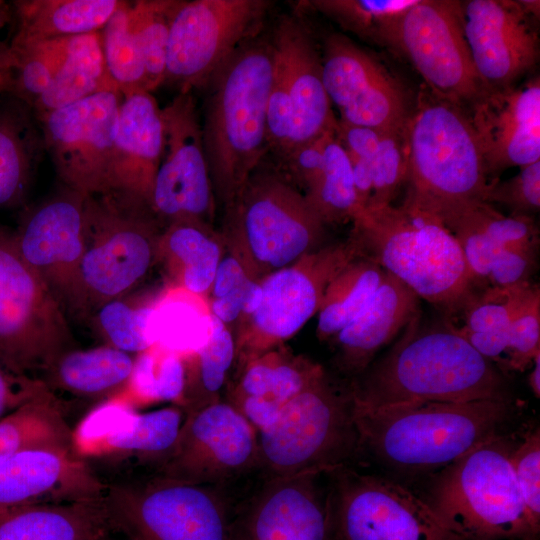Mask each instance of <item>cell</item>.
<instances>
[{
    "mask_svg": "<svg viewBox=\"0 0 540 540\" xmlns=\"http://www.w3.org/2000/svg\"><path fill=\"white\" fill-rule=\"evenodd\" d=\"M354 403L378 408L411 402L510 400L505 374L445 321L420 309L391 349L350 382Z\"/></svg>",
    "mask_w": 540,
    "mask_h": 540,
    "instance_id": "1",
    "label": "cell"
},
{
    "mask_svg": "<svg viewBox=\"0 0 540 540\" xmlns=\"http://www.w3.org/2000/svg\"><path fill=\"white\" fill-rule=\"evenodd\" d=\"M273 69L269 37L243 43L210 76L201 118L202 141L213 190L229 207L259 167L267 142V108Z\"/></svg>",
    "mask_w": 540,
    "mask_h": 540,
    "instance_id": "2",
    "label": "cell"
},
{
    "mask_svg": "<svg viewBox=\"0 0 540 540\" xmlns=\"http://www.w3.org/2000/svg\"><path fill=\"white\" fill-rule=\"evenodd\" d=\"M355 404V403H354ZM512 400L411 402L378 408L355 405L361 455L406 473L441 470L503 434Z\"/></svg>",
    "mask_w": 540,
    "mask_h": 540,
    "instance_id": "3",
    "label": "cell"
},
{
    "mask_svg": "<svg viewBox=\"0 0 540 540\" xmlns=\"http://www.w3.org/2000/svg\"><path fill=\"white\" fill-rule=\"evenodd\" d=\"M407 192L403 206L444 225L483 201L488 179L468 111L421 86L405 126Z\"/></svg>",
    "mask_w": 540,
    "mask_h": 540,
    "instance_id": "4",
    "label": "cell"
},
{
    "mask_svg": "<svg viewBox=\"0 0 540 540\" xmlns=\"http://www.w3.org/2000/svg\"><path fill=\"white\" fill-rule=\"evenodd\" d=\"M352 222L363 256L448 317L478 289L456 238L439 219L391 204L366 209Z\"/></svg>",
    "mask_w": 540,
    "mask_h": 540,
    "instance_id": "5",
    "label": "cell"
},
{
    "mask_svg": "<svg viewBox=\"0 0 540 540\" xmlns=\"http://www.w3.org/2000/svg\"><path fill=\"white\" fill-rule=\"evenodd\" d=\"M515 439L497 435L442 468L423 500L464 540H537L510 464Z\"/></svg>",
    "mask_w": 540,
    "mask_h": 540,
    "instance_id": "6",
    "label": "cell"
},
{
    "mask_svg": "<svg viewBox=\"0 0 540 540\" xmlns=\"http://www.w3.org/2000/svg\"><path fill=\"white\" fill-rule=\"evenodd\" d=\"M259 476L288 477L354 465L361 455L350 383L323 368L257 433Z\"/></svg>",
    "mask_w": 540,
    "mask_h": 540,
    "instance_id": "7",
    "label": "cell"
},
{
    "mask_svg": "<svg viewBox=\"0 0 540 540\" xmlns=\"http://www.w3.org/2000/svg\"><path fill=\"white\" fill-rule=\"evenodd\" d=\"M163 230L146 205L115 193L86 195L75 318L130 294L158 260Z\"/></svg>",
    "mask_w": 540,
    "mask_h": 540,
    "instance_id": "8",
    "label": "cell"
},
{
    "mask_svg": "<svg viewBox=\"0 0 540 540\" xmlns=\"http://www.w3.org/2000/svg\"><path fill=\"white\" fill-rule=\"evenodd\" d=\"M374 43L405 57L430 90L466 110L488 92L464 36L460 1L415 0L382 21Z\"/></svg>",
    "mask_w": 540,
    "mask_h": 540,
    "instance_id": "9",
    "label": "cell"
},
{
    "mask_svg": "<svg viewBox=\"0 0 540 540\" xmlns=\"http://www.w3.org/2000/svg\"><path fill=\"white\" fill-rule=\"evenodd\" d=\"M77 348L69 318L0 225V359L14 372L40 375Z\"/></svg>",
    "mask_w": 540,
    "mask_h": 540,
    "instance_id": "10",
    "label": "cell"
},
{
    "mask_svg": "<svg viewBox=\"0 0 540 540\" xmlns=\"http://www.w3.org/2000/svg\"><path fill=\"white\" fill-rule=\"evenodd\" d=\"M273 69L267 108L268 149L281 157L336 126L322 78L321 51L297 16H283L270 37Z\"/></svg>",
    "mask_w": 540,
    "mask_h": 540,
    "instance_id": "11",
    "label": "cell"
},
{
    "mask_svg": "<svg viewBox=\"0 0 540 540\" xmlns=\"http://www.w3.org/2000/svg\"><path fill=\"white\" fill-rule=\"evenodd\" d=\"M228 209L248 265L267 275L315 251L323 238L324 222L277 172L256 169Z\"/></svg>",
    "mask_w": 540,
    "mask_h": 540,
    "instance_id": "12",
    "label": "cell"
},
{
    "mask_svg": "<svg viewBox=\"0 0 540 540\" xmlns=\"http://www.w3.org/2000/svg\"><path fill=\"white\" fill-rule=\"evenodd\" d=\"M104 497L129 540H230L231 501L210 488L149 478L109 484Z\"/></svg>",
    "mask_w": 540,
    "mask_h": 540,
    "instance_id": "13",
    "label": "cell"
},
{
    "mask_svg": "<svg viewBox=\"0 0 540 540\" xmlns=\"http://www.w3.org/2000/svg\"><path fill=\"white\" fill-rule=\"evenodd\" d=\"M184 420L177 405L138 414L107 401L73 430V451L106 486L154 478L171 456Z\"/></svg>",
    "mask_w": 540,
    "mask_h": 540,
    "instance_id": "14",
    "label": "cell"
},
{
    "mask_svg": "<svg viewBox=\"0 0 540 540\" xmlns=\"http://www.w3.org/2000/svg\"><path fill=\"white\" fill-rule=\"evenodd\" d=\"M159 479L210 488L233 500L258 479L257 432L225 401L185 417Z\"/></svg>",
    "mask_w": 540,
    "mask_h": 540,
    "instance_id": "15",
    "label": "cell"
},
{
    "mask_svg": "<svg viewBox=\"0 0 540 540\" xmlns=\"http://www.w3.org/2000/svg\"><path fill=\"white\" fill-rule=\"evenodd\" d=\"M331 540H464L422 497L355 465L327 471Z\"/></svg>",
    "mask_w": 540,
    "mask_h": 540,
    "instance_id": "16",
    "label": "cell"
},
{
    "mask_svg": "<svg viewBox=\"0 0 540 540\" xmlns=\"http://www.w3.org/2000/svg\"><path fill=\"white\" fill-rule=\"evenodd\" d=\"M362 256L353 234L344 242L317 249L260 280L262 297L236 342L241 368L295 335L319 310L333 278Z\"/></svg>",
    "mask_w": 540,
    "mask_h": 540,
    "instance_id": "17",
    "label": "cell"
},
{
    "mask_svg": "<svg viewBox=\"0 0 540 540\" xmlns=\"http://www.w3.org/2000/svg\"><path fill=\"white\" fill-rule=\"evenodd\" d=\"M266 0H180L170 25L165 83L202 89L243 43L258 35Z\"/></svg>",
    "mask_w": 540,
    "mask_h": 540,
    "instance_id": "18",
    "label": "cell"
},
{
    "mask_svg": "<svg viewBox=\"0 0 540 540\" xmlns=\"http://www.w3.org/2000/svg\"><path fill=\"white\" fill-rule=\"evenodd\" d=\"M230 540H331L327 471L256 481L231 503Z\"/></svg>",
    "mask_w": 540,
    "mask_h": 540,
    "instance_id": "19",
    "label": "cell"
},
{
    "mask_svg": "<svg viewBox=\"0 0 540 540\" xmlns=\"http://www.w3.org/2000/svg\"><path fill=\"white\" fill-rule=\"evenodd\" d=\"M86 195L59 184L26 207L13 231L23 260L45 283L68 318H75L84 251Z\"/></svg>",
    "mask_w": 540,
    "mask_h": 540,
    "instance_id": "20",
    "label": "cell"
},
{
    "mask_svg": "<svg viewBox=\"0 0 540 540\" xmlns=\"http://www.w3.org/2000/svg\"><path fill=\"white\" fill-rule=\"evenodd\" d=\"M119 91H104L39 119L59 183L84 195L109 192Z\"/></svg>",
    "mask_w": 540,
    "mask_h": 540,
    "instance_id": "21",
    "label": "cell"
},
{
    "mask_svg": "<svg viewBox=\"0 0 540 540\" xmlns=\"http://www.w3.org/2000/svg\"><path fill=\"white\" fill-rule=\"evenodd\" d=\"M162 119L164 149L153 185L152 211L164 228L183 220L206 223L214 193L192 91L179 92L162 108Z\"/></svg>",
    "mask_w": 540,
    "mask_h": 540,
    "instance_id": "22",
    "label": "cell"
},
{
    "mask_svg": "<svg viewBox=\"0 0 540 540\" xmlns=\"http://www.w3.org/2000/svg\"><path fill=\"white\" fill-rule=\"evenodd\" d=\"M321 59L324 87L339 120L381 131L405 130L412 107L379 60L340 33L325 38Z\"/></svg>",
    "mask_w": 540,
    "mask_h": 540,
    "instance_id": "23",
    "label": "cell"
},
{
    "mask_svg": "<svg viewBox=\"0 0 540 540\" xmlns=\"http://www.w3.org/2000/svg\"><path fill=\"white\" fill-rule=\"evenodd\" d=\"M464 36L488 91L517 84L539 59V36L518 0L460 1Z\"/></svg>",
    "mask_w": 540,
    "mask_h": 540,
    "instance_id": "24",
    "label": "cell"
},
{
    "mask_svg": "<svg viewBox=\"0 0 540 540\" xmlns=\"http://www.w3.org/2000/svg\"><path fill=\"white\" fill-rule=\"evenodd\" d=\"M488 182L540 160V81L488 91L468 110Z\"/></svg>",
    "mask_w": 540,
    "mask_h": 540,
    "instance_id": "25",
    "label": "cell"
},
{
    "mask_svg": "<svg viewBox=\"0 0 540 540\" xmlns=\"http://www.w3.org/2000/svg\"><path fill=\"white\" fill-rule=\"evenodd\" d=\"M105 491L73 449H32L0 460V511L98 499Z\"/></svg>",
    "mask_w": 540,
    "mask_h": 540,
    "instance_id": "26",
    "label": "cell"
},
{
    "mask_svg": "<svg viewBox=\"0 0 540 540\" xmlns=\"http://www.w3.org/2000/svg\"><path fill=\"white\" fill-rule=\"evenodd\" d=\"M163 149L162 108L155 97L149 92L123 97L115 127L108 193L151 208Z\"/></svg>",
    "mask_w": 540,
    "mask_h": 540,
    "instance_id": "27",
    "label": "cell"
},
{
    "mask_svg": "<svg viewBox=\"0 0 540 540\" xmlns=\"http://www.w3.org/2000/svg\"><path fill=\"white\" fill-rule=\"evenodd\" d=\"M323 369L309 359L270 350L239 369L223 401L258 433L275 422L282 409Z\"/></svg>",
    "mask_w": 540,
    "mask_h": 540,
    "instance_id": "28",
    "label": "cell"
},
{
    "mask_svg": "<svg viewBox=\"0 0 540 540\" xmlns=\"http://www.w3.org/2000/svg\"><path fill=\"white\" fill-rule=\"evenodd\" d=\"M419 309L418 296L387 273L367 306L333 337L338 369L348 376L360 375Z\"/></svg>",
    "mask_w": 540,
    "mask_h": 540,
    "instance_id": "29",
    "label": "cell"
},
{
    "mask_svg": "<svg viewBox=\"0 0 540 540\" xmlns=\"http://www.w3.org/2000/svg\"><path fill=\"white\" fill-rule=\"evenodd\" d=\"M134 363L132 354L107 344L74 348L59 355L39 378L55 397L67 394L96 407L127 389Z\"/></svg>",
    "mask_w": 540,
    "mask_h": 540,
    "instance_id": "30",
    "label": "cell"
},
{
    "mask_svg": "<svg viewBox=\"0 0 540 540\" xmlns=\"http://www.w3.org/2000/svg\"><path fill=\"white\" fill-rule=\"evenodd\" d=\"M45 144L30 105L11 95L0 97V210L24 204Z\"/></svg>",
    "mask_w": 540,
    "mask_h": 540,
    "instance_id": "31",
    "label": "cell"
},
{
    "mask_svg": "<svg viewBox=\"0 0 540 540\" xmlns=\"http://www.w3.org/2000/svg\"><path fill=\"white\" fill-rule=\"evenodd\" d=\"M112 531L105 497L0 511V540H100Z\"/></svg>",
    "mask_w": 540,
    "mask_h": 540,
    "instance_id": "32",
    "label": "cell"
},
{
    "mask_svg": "<svg viewBox=\"0 0 540 540\" xmlns=\"http://www.w3.org/2000/svg\"><path fill=\"white\" fill-rule=\"evenodd\" d=\"M122 0H17L9 43L70 38L101 31Z\"/></svg>",
    "mask_w": 540,
    "mask_h": 540,
    "instance_id": "33",
    "label": "cell"
},
{
    "mask_svg": "<svg viewBox=\"0 0 540 540\" xmlns=\"http://www.w3.org/2000/svg\"><path fill=\"white\" fill-rule=\"evenodd\" d=\"M104 91H119L108 74L100 31L70 37L65 60L47 91L32 105L37 120Z\"/></svg>",
    "mask_w": 540,
    "mask_h": 540,
    "instance_id": "34",
    "label": "cell"
},
{
    "mask_svg": "<svg viewBox=\"0 0 540 540\" xmlns=\"http://www.w3.org/2000/svg\"><path fill=\"white\" fill-rule=\"evenodd\" d=\"M159 259L165 262L174 280L173 286L204 297L210 292L222 252L206 223L183 220L163 230Z\"/></svg>",
    "mask_w": 540,
    "mask_h": 540,
    "instance_id": "35",
    "label": "cell"
},
{
    "mask_svg": "<svg viewBox=\"0 0 540 540\" xmlns=\"http://www.w3.org/2000/svg\"><path fill=\"white\" fill-rule=\"evenodd\" d=\"M211 327L212 315L203 296L172 285L154 299L148 325L154 346L187 355L206 343Z\"/></svg>",
    "mask_w": 540,
    "mask_h": 540,
    "instance_id": "36",
    "label": "cell"
},
{
    "mask_svg": "<svg viewBox=\"0 0 540 540\" xmlns=\"http://www.w3.org/2000/svg\"><path fill=\"white\" fill-rule=\"evenodd\" d=\"M181 358L183 388L175 405L183 410L185 417L223 401L221 391L236 358V342L229 327L212 315L206 343Z\"/></svg>",
    "mask_w": 540,
    "mask_h": 540,
    "instance_id": "37",
    "label": "cell"
},
{
    "mask_svg": "<svg viewBox=\"0 0 540 540\" xmlns=\"http://www.w3.org/2000/svg\"><path fill=\"white\" fill-rule=\"evenodd\" d=\"M32 449H73V430L50 391L0 419V460Z\"/></svg>",
    "mask_w": 540,
    "mask_h": 540,
    "instance_id": "38",
    "label": "cell"
},
{
    "mask_svg": "<svg viewBox=\"0 0 540 540\" xmlns=\"http://www.w3.org/2000/svg\"><path fill=\"white\" fill-rule=\"evenodd\" d=\"M387 272L376 262L359 256L329 283L318 310L317 335L325 340L336 336L370 302Z\"/></svg>",
    "mask_w": 540,
    "mask_h": 540,
    "instance_id": "39",
    "label": "cell"
},
{
    "mask_svg": "<svg viewBox=\"0 0 540 540\" xmlns=\"http://www.w3.org/2000/svg\"><path fill=\"white\" fill-rule=\"evenodd\" d=\"M335 127L324 134L322 173L312 190L304 195L324 224L353 221L363 212L351 161L335 135Z\"/></svg>",
    "mask_w": 540,
    "mask_h": 540,
    "instance_id": "40",
    "label": "cell"
},
{
    "mask_svg": "<svg viewBox=\"0 0 540 540\" xmlns=\"http://www.w3.org/2000/svg\"><path fill=\"white\" fill-rule=\"evenodd\" d=\"M130 8L131 1L122 0L100 31L108 74L123 97L148 92L144 61L133 29Z\"/></svg>",
    "mask_w": 540,
    "mask_h": 540,
    "instance_id": "41",
    "label": "cell"
},
{
    "mask_svg": "<svg viewBox=\"0 0 540 540\" xmlns=\"http://www.w3.org/2000/svg\"><path fill=\"white\" fill-rule=\"evenodd\" d=\"M179 3L180 0L131 1V21L150 93L165 82L170 25Z\"/></svg>",
    "mask_w": 540,
    "mask_h": 540,
    "instance_id": "42",
    "label": "cell"
},
{
    "mask_svg": "<svg viewBox=\"0 0 540 540\" xmlns=\"http://www.w3.org/2000/svg\"><path fill=\"white\" fill-rule=\"evenodd\" d=\"M69 38L38 42L9 43L14 76L11 95L32 107L43 95L62 66Z\"/></svg>",
    "mask_w": 540,
    "mask_h": 540,
    "instance_id": "43",
    "label": "cell"
},
{
    "mask_svg": "<svg viewBox=\"0 0 540 540\" xmlns=\"http://www.w3.org/2000/svg\"><path fill=\"white\" fill-rule=\"evenodd\" d=\"M128 295L101 305L90 319L107 345L140 354L154 346L148 329L154 300L132 302Z\"/></svg>",
    "mask_w": 540,
    "mask_h": 540,
    "instance_id": "44",
    "label": "cell"
},
{
    "mask_svg": "<svg viewBox=\"0 0 540 540\" xmlns=\"http://www.w3.org/2000/svg\"><path fill=\"white\" fill-rule=\"evenodd\" d=\"M531 284L476 289L455 314H461L463 320L462 326L455 329L461 335L508 331Z\"/></svg>",
    "mask_w": 540,
    "mask_h": 540,
    "instance_id": "45",
    "label": "cell"
},
{
    "mask_svg": "<svg viewBox=\"0 0 540 540\" xmlns=\"http://www.w3.org/2000/svg\"><path fill=\"white\" fill-rule=\"evenodd\" d=\"M415 0H312L311 7L331 19L346 32L374 43L384 19L410 6Z\"/></svg>",
    "mask_w": 540,
    "mask_h": 540,
    "instance_id": "46",
    "label": "cell"
},
{
    "mask_svg": "<svg viewBox=\"0 0 540 540\" xmlns=\"http://www.w3.org/2000/svg\"><path fill=\"white\" fill-rule=\"evenodd\" d=\"M184 380V368L179 354L158 346L138 354L127 388L137 394L177 401Z\"/></svg>",
    "mask_w": 540,
    "mask_h": 540,
    "instance_id": "47",
    "label": "cell"
},
{
    "mask_svg": "<svg viewBox=\"0 0 540 540\" xmlns=\"http://www.w3.org/2000/svg\"><path fill=\"white\" fill-rule=\"evenodd\" d=\"M370 164L372 195L367 209L391 205L407 180L408 149L405 130L383 132Z\"/></svg>",
    "mask_w": 540,
    "mask_h": 540,
    "instance_id": "48",
    "label": "cell"
},
{
    "mask_svg": "<svg viewBox=\"0 0 540 540\" xmlns=\"http://www.w3.org/2000/svg\"><path fill=\"white\" fill-rule=\"evenodd\" d=\"M540 353V289L532 283L508 328L505 371H524Z\"/></svg>",
    "mask_w": 540,
    "mask_h": 540,
    "instance_id": "49",
    "label": "cell"
},
{
    "mask_svg": "<svg viewBox=\"0 0 540 540\" xmlns=\"http://www.w3.org/2000/svg\"><path fill=\"white\" fill-rule=\"evenodd\" d=\"M510 464L532 522L540 528V431L526 430L515 439Z\"/></svg>",
    "mask_w": 540,
    "mask_h": 540,
    "instance_id": "50",
    "label": "cell"
},
{
    "mask_svg": "<svg viewBox=\"0 0 540 540\" xmlns=\"http://www.w3.org/2000/svg\"><path fill=\"white\" fill-rule=\"evenodd\" d=\"M463 211L504 249L539 245V231L531 216H506L483 201L473 203Z\"/></svg>",
    "mask_w": 540,
    "mask_h": 540,
    "instance_id": "51",
    "label": "cell"
},
{
    "mask_svg": "<svg viewBox=\"0 0 540 540\" xmlns=\"http://www.w3.org/2000/svg\"><path fill=\"white\" fill-rule=\"evenodd\" d=\"M483 202L504 205L511 215L531 216L540 208V160L507 180L489 181Z\"/></svg>",
    "mask_w": 540,
    "mask_h": 540,
    "instance_id": "52",
    "label": "cell"
},
{
    "mask_svg": "<svg viewBox=\"0 0 540 540\" xmlns=\"http://www.w3.org/2000/svg\"><path fill=\"white\" fill-rule=\"evenodd\" d=\"M537 251L538 245L503 249L492 263L488 286L507 288L531 282L537 268Z\"/></svg>",
    "mask_w": 540,
    "mask_h": 540,
    "instance_id": "53",
    "label": "cell"
},
{
    "mask_svg": "<svg viewBox=\"0 0 540 540\" xmlns=\"http://www.w3.org/2000/svg\"><path fill=\"white\" fill-rule=\"evenodd\" d=\"M48 392L40 378L18 374L0 359V419Z\"/></svg>",
    "mask_w": 540,
    "mask_h": 540,
    "instance_id": "54",
    "label": "cell"
},
{
    "mask_svg": "<svg viewBox=\"0 0 540 540\" xmlns=\"http://www.w3.org/2000/svg\"><path fill=\"white\" fill-rule=\"evenodd\" d=\"M324 134L316 140L298 146L282 157L293 180L304 190L303 195L312 190L322 173Z\"/></svg>",
    "mask_w": 540,
    "mask_h": 540,
    "instance_id": "55",
    "label": "cell"
},
{
    "mask_svg": "<svg viewBox=\"0 0 540 540\" xmlns=\"http://www.w3.org/2000/svg\"><path fill=\"white\" fill-rule=\"evenodd\" d=\"M378 129L352 125L337 120L335 135L349 157L371 159L374 155L382 133Z\"/></svg>",
    "mask_w": 540,
    "mask_h": 540,
    "instance_id": "56",
    "label": "cell"
},
{
    "mask_svg": "<svg viewBox=\"0 0 540 540\" xmlns=\"http://www.w3.org/2000/svg\"><path fill=\"white\" fill-rule=\"evenodd\" d=\"M252 277L238 255L223 257L217 267L210 289L211 299L219 298L239 288Z\"/></svg>",
    "mask_w": 540,
    "mask_h": 540,
    "instance_id": "57",
    "label": "cell"
},
{
    "mask_svg": "<svg viewBox=\"0 0 540 540\" xmlns=\"http://www.w3.org/2000/svg\"><path fill=\"white\" fill-rule=\"evenodd\" d=\"M252 279L225 296L211 299L208 303L211 314L227 326L241 317L244 296Z\"/></svg>",
    "mask_w": 540,
    "mask_h": 540,
    "instance_id": "58",
    "label": "cell"
},
{
    "mask_svg": "<svg viewBox=\"0 0 540 540\" xmlns=\"http://www.w3.org/2000/svg\"><path fill=\"white\" fill-rule=\"evenodd\" d=\"M8 41L0 42V97L10 94L13 85L14 60Z\"/></svg>",
    "mask_w": 540,
    "mask_h": 540,
    "instance_id": "59",
    "label": "cell"
},
{
    "mask_svg": "<svg viewBox=\"0 0 540 540\" xmlns=\"http://www.w3.org/2000/svg\"><path fill=\"white\" fill-rule=\"evenodd\" d=\"M532 370L528 376V384L536 398L540 396V353L532 361Z\"/></svg>",
    "mask_w": 540,
    "mask_h": 540,
    "instance_id": "60",
    "label": "cell"
},
{
    "mask_svg": "<svg viewBox=\"0 0 540 540\" xmlns=\"http://www.w3.org/2000/svg\"><path fill=\"white\" fill-rule=\"evenodd\" d=\"M11 23H14L12 3L0 0V42L5 41L4 39H1V34Z\"/></svg>",
    "mask_w": 540,
    "mask_h": 540,
    "instance_id": "61",
    "label": "cell"
},
{
    "mask_svg": "<svg viewBox=\"0 0 540 540\" xmlns=\"http://www.w3.org/2000/svg\"><path fill=\"white\" fill-rule=\"evenodd\" d=\"M518 2L529 17L539 20L540 2L538 0H518Z\"/></svg>",
    "mask_w": 540,
    "mask_h": 540,
    "instance_id": "62",
    "label": "cell"
},
{
    "mask_svg": "<svg viewBox=\"0 0 540 540\" xmlns=\"http://www.w3.org/2000/svg\"><path fill=\"white\" fill-rule=\"evenodd\" d=\"M104 540H129V539L116 531H112L110 534H108L104 538Z\"/></svg>",
    "mask_w": 540,
    "mask_h": 540,
    "instance_id": "63",
    "label": "cell"
},
{
    "mask_svg": "<svg viewBox=\"0 0 540 540\" xmlns=\"http://www.w3.org/2000/svg\"><path fill=\"white\" fill-rule=\"evenodd\" d=\"M104 538H105V537H104ZM104 538H103V539H100V540H104Z\"/></svg>",
    "mask_w": 540,
    "mask_h": 540,
    "instance_id": "64",
    "label": "cell"
}]
</instances>
